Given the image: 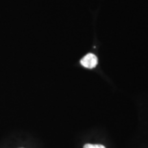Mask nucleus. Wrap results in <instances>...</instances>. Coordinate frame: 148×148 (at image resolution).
Returning <instances> with one entry per match:
<instances>
[{
    "instance_id": "1",
    "label": "nucleus",
    "mask_w": 148,
    "mask_h": 148,
    "mask_svg": "<svg viewBox=\"0 0 148 148\" xmlns=\"http://www.w3.org/2000/svg\"><path fill=\"white\" fill-rule=\"evenodd\" d=\"M80 63L84 67L87 69H93L98 63L97 56L92 53H88L80 60Z\"/></svg>"
},
{
    "instance_id": "2",
    "label": "nucleus",
    "mask_w": 148,
    "mask_h": 148,
    "mask_svg": "<svg viewBox=\"0 0 148 148\" xmlns=\"http://www.w3.org/2000/svg\"><path fill=\"white\" fill-rule=\"evenodd\" d=\"M84 148H106V147L98 144H86L84 146Z\"/></svg>"
}]
</instances>
